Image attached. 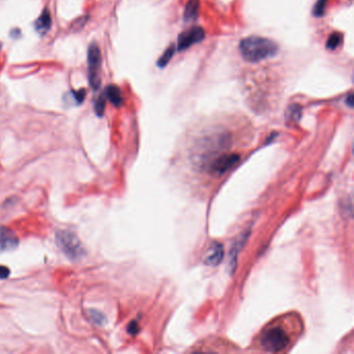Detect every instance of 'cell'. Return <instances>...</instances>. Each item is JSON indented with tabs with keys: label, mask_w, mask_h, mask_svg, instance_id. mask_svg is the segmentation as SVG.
<instances>
[{
	"label": "cell",
	"mask_w": 354,
	"mask_h": 354,
	"mask_svg": "<svg viewBox=\"0 0 354 354\" xmlns=\"http://www.w3.org/2000/svg\"><path fill=\"white\" fill-rule=\"evenodd\" d=\"M10 275V269L6 266H0V280H5L9 277Z\"/></svg>",
	"instance_id": "19"
},
{
	"label": "cell",
	"mask_w": 354,
	"mask_h": 354,
	"mask_svg": "<svg viewBox=\"0 0 354 354\" xmlns=\"http://www.w3.org/2000/svg\"><path fill=\"white\" fill-rule=\"evenodd\" d=\"M199 11V0H188V3L185 7L184 11V18L186 21L194 20L198 16Z\"/></svg>",
	"instance_id": "11"
},
{
	"label": "cell",
	"mask_w": 354,
	"mask_h": 354,
	"mask_svg": "<svg viewBox=\"0 0 354 354\" xmlns=\"http://www.w3.org/2000/svg\"><path fill=\"white\" fill-rule=\"evenodd\" d=\"M326 3H327V0H318V3L316 4L315 9H314V15L315 16L320 17L324 14Z\"/></svg>",
	"instance_id": "17"
},
{
	"label": "cell",
	"mask_w": 354,
	"mask_h": 354,
	"mask_svg": "<svg viewBox=\"0 0 354 354\" xmlns=\"http://www.w3.org/2000/svg\"><path fill=\"white\" fill-rule=\"evenodd\" d=\"M0 48H2V44H0Z\"/></svg>",
	"instance_id": "22"
},
{
	"label": "cell",
	"mask_w": 354,
	"mask_h": 354,
	"mask_svg": "<svg viewBox=\"0 0 354 354\" xmlns=\"http://www.w3.org/2000/svg\"><path fill=\"white\" fill-rule=\"evenodd\" d=\"M240 160V156L237 154H226L215 159L210 165V172L214 175H223L233 169Z\"/></svg>",
	"instance_id": "6"
},
{
	"label": "cell",
	"mask_w": 354,
	"mask_h": 354,
	"mask_svg": "<svg viewBox=\"0 0 354 354\" xmlns=\"http://www.w3.org/2000/svg\"><path fill=\"white\" fill-rule=\"evenodd\" d=\"M175 54V46H170L165 51L164 53L159 58L158 62H157V66L159 68H164L172 60V58L174 57Z\"/></svg>",
	"instance_id": "12"
},
{
	"label": "cell",
	"mask_w": 354,
	"mask_h": 354,
	"mask_svg": "<svg viewBox=\"0 0 354 354\" xmlns=\"http://www.w3.org/2000/svg\"><path fill=\"white\" fill-rule=\"evenodd\" d=\"M342 41H343V35H342V33L334 32V33H332V34L328 38V40H327V42H326V48H327L328 50H334V49H337V48L340 46V44L342 43Z\"/></svg>",
	"instance_id": "13"
},
{
	"label": "cell",
	"mask_w": 354,
	"mask_h": 354,
	"mask_svg": "<svg viewBox=\"0 0 354 354\" xmlns=\"http://www.w3.org/2000/svg\"><path fill=\"white\" fill-rule=\"evenodd\" d=\"M223 258V246L220 243H214L206 251L204 262L209 266H217Z\"/></svg>",
	"instance_id": "8"
},
{
	"label": "cell",
	"mask_w": 354,
	"mask_h": 354,
	"mask_svg": "<svg viewBox=\"0 0 354 354\" xmlns=\"http://www.w3.org/2000/svg\"><path fill=\"white\" fill-rule=\"evenodd\" d=\"M205 38L204 29L199 26L191 27L188 30L183 31L178 36V50L184 51L187 48L191 47L193 44L199 43Z\"/></svg>",
	"instance_id": "5"
},
{
	"label": "cell",
	"mask_w": 354,
	"mask_h": 354,
	"mask_svg": "<svg viewBox=\"0 0 354 354\" xmlns=\"http://www.w3.org/2000/svg\"><path fill=\"white\" fill-rule=\"evenodd\" d=\"M301 116V107L297 104L290 106L287 110V120L292 122H297Z\"/></svg>",
	"instance_id": "14"
},
{
	"label": "cell",
	"mask_w": 354,
	"mask_h": 354,
	"mask_svg": "<svg viewBox=\"0 0 354 354\" xmlns=\"http://www.w3.org/2000/svg\"><path fill=\"white\" fill-rule=\"evenodd\" d=\"M89 315L91 317V319L94 320L95 323H97L98 325H103L106 322V318L103 316V314H101L100 312H97L95 310L89 311Z\"/></svg>",
	"instance_id": "16"
},
{
	"label": "cell",
	"mask_w": 354,
	"mask_h": 354,
	"mask_svg": "<svg viewBox=\"0 0 354 354\" xmlns=\"http://www.w3.org/2000/svg\"><path fill=\"white\" fill-rule=\"evenodd\" d=\"M51 23H52V20H51V16H50V13L47 10H45L34 23L35 30L40 34H45L50 29V27H51Z\"/></svg>",
	"instance_id": "10"
},
{
	"label": "cell",
	"mask_w": 354,
	"mask_h": 354,
	"mask_svg": "<svg viewBox=\"0 0 354 354\" xmlns=\"http://www.w3.org/2000/svg\"><path fill=\"white\" fill-rule=\"evenodd\" d=\"M239 49L245 61L258 63L276 55L278 45L270 39L252 35L243 39L240 42Z\"/></svg>",
	"instance_id": "1"
},
{
	"label": "cell",
	"mask_w": 354,
	"mask_h": 354,
	"mask_svg": "<svg viewBox=\"0 0 354 354\" xmlns=\"http://www.w3.org/2000/svg\"><path fill=\"white\" fill-rule=\"evenodd\" d=\"M57 242L65 251V254L72 259H77L84 254V250L77 237L69 231H61L57 234Z\"/></svg>",
	"instance_id": "3"
},
{
	"label": "cell",
	"mask_w": 354,
	"mask_h": 354,
	"mask_svg": "<svg viewBox=\"0 0 354 354\" xmlns=\"http://www.w3.org/2000/svg\"><path fill=\"white\" fill-rule=\"evenodd\" d=\"M290 343L288 333L281 327H271L264 331L261 338L262 347L269 352H280L285 350Z\"/></svg>",
	"instance_id": "2"
},
{
	"label": "cell",
	"mask_w": 354,
	"mask_h": 354,
	"mask_svg": "<svg viewBox=\"0 0 354 354\" xmlns=\"http://www.w3.org/2000/svg\"><path fill=\"white\" fill-rule=\"evenodd\" d=\"M346 103H347L350 107H353V95H352V94H349L348 98L346 99Z\"/></svg>",
	"instance_id": "21"
},
{
	"label": "cell",
	"mask_w": 354,
	"mask_h": 354,
	"mask_svg": "<svg viewBox=\"0 0 354 354\" xmlns=\"http://www.w3.org/2000/svg\"><path fill=\"white\" fill-rule=\"evenodd\" d=\"M94 108H95V113L97 114V116H99V117L103 116L104 110H105V97L104 96H99L97 98V100L95 101Z\"/></svg>",
	"instance_id": "15"
},
{
	"label": "cell",
	"mask_w": 354,
	"mask_h": 354,
	"mask_svg": "<svg viewBox=\"0 0 354 354\" xmlns=\"http://www.w3.org/2000/svg\"><path fill=\"white\" fill-rule=\"evenodd\" d=\"M85 89H79L77 91H73V96H74V100L77 104H80L83 102V100L85 98Z\"/></svg>",
	"instance_id": "18"
},
{
	"label": "cell",
	"mask_w": 354,
	"mask_h": 354,
	"mask_svg": "<svg viewBox=\"0 0 354 354\" xmlns=\"http://www.w3.org/2000/svg\"><path fill=\"white\" fill-rule=\"evenodd\" d=\"M87 63H88V79L90 86L94 89H98L101 85L100 78V69H101V51L99 47L92 43L88 47L87 53Z\"/></svg>",
	"instance_id": "4"
},
{
	"label": "cell",
	"mask_w": 354,
	"mask_h": 354,
	"mask_svg": "<svg viewBox=\"0 0 354 354\" xmlns=\"http://www.w3.org/2000/svg\"><path fill=\"white\" fill-rule=\"evenodd\" d=\"M104 94H105L106 99L109 100V102L113 105H115L117 107H120L124 103V99H123L122 91H121L120 87H118L117 85H108L105 88Z\"/></svg>",
	"instance_id": "9"
},
{
	"label": "cell",
	"mask_w": 354,
	"mask_h": 354,
	"mask_svg": "<svg viewBox=\"0 0 354 354\" xmlns=\"http://www.w3.org/2000/svg\"><path fill=\"white\" fill-rule=\"evenodd\" d=\"M18 243L19 240L13 231L7 228H0V252L15 249Z\"/></svg>",
	"instance_id": "7"
},
{
	"label": "cell",
	"mask_w": 354,
	"mask_h": 354,
	"mask_svg": "<svg viewBox=\"0 0 354 354\" xmlns=\"http://www.w3.org/2000/svg\"><path fill=\"white\" fill-rule=\"evenodd\" d=\"M128 331H129V333H131V334H136L137 332H138V325H137V323L135 322V321H133V322H131L130 324H129V326H128Z\"/></svg>",
	"instance_id": "20"
}]
</instances>
